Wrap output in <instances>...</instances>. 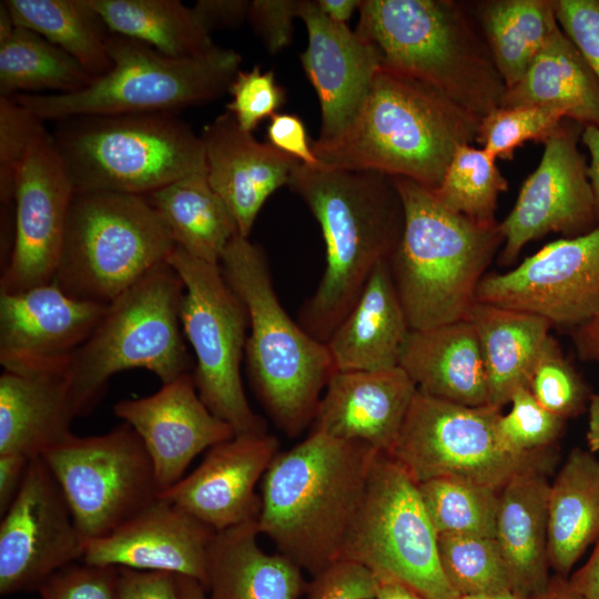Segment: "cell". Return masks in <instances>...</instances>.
<instances>
[{"instance_id":"cell-1","label":"cell","mask_w":599,"mask_h":599,"mask_svg":"<svg viewBox=\"0 0 599 599\" xmlns=\"http://www.w3.org/2000/svg\"><path fill=\"white\" fill-rule=\"evenodd\" d=\"M287 185L308 206L325 243V270L300 313V325L326 343L348 314L375 266L393 255L404 209L392 176L301 162Z\"/></svg>"},{"instance_id":"cell-2","label":"cell","mask_w":599,"mask_h":599,"mask_svg":"<svg viewBox=\"0 0 599 599\" xmlns=\"http://www.w3.org/2000/svg\"><path fill=\"white\" fill-rule=\"evenodd\" d=\"M378 453L317 432L280 451L261 483L260 535L312 576L341 560Z\"/></svg>"},{"instance_id":"cell-3","label":"cell","mask_w":599,"mask_h":599,"mask_svg":"<svg viewBox=\"0 0 599 599\" xmlns=\"http://www.w3.org/2000/svg\"><path fill=\"white\" fill-rule=\"evenodd\" d=\"M480 120L433 87L380 68L345 130L311 146L323 165L377 171L433 190L457 149L476 141Z\"/></svg>"},{"instance_id":"cell-4","label":"cell","mask_w":599,"mask_h":599,"mask_svg":"<svg viewBox=\"0 0 599 599\" xmlns=\"http://www.w3.org/2000/svg\"><path fill=\"white\" fill-rule=\"evenodd\" d=\"M355 32L380 68L433 87L480 119L507 90L468 4L454 0H362Z\"/></svg>"},{"instance_id":"cell-5","label":"cell","mask_w":599,"mask_h":599,"mask_svg":"<svg viewBox=\"0 0 599 599\" xmlns=\"http://www.w3.org/2000/svg\"><path fill=\"white\" fill-rule=\"evenodd\" d=\"M392 177L402 199L404 226L389 265L410 329L466 318L504 243L499 222L480 223L454 213L430 189Z\"/></svg>"},{"instance_id":"cell-6","label":"cell","mask_w":599,"mask_h":599,"mask_svg":"<svg viewBox=\"0 0 599 599\" xmlns=\"http://www.w3.org/2000/svg\"><path fill=\"white\" fill-rule=\"evenodd\" d=\"M220 267L247 312L245 355L253 389L275 425L296 437L313 423L336 372L327 346L288 316L258 245L235 235Z\"/></svg>"},{"instance_id":"cell-7","label":"cell","mask_w":599,"mask_h":599,"mask_svg":"<svg viewBox=\"0 0 599 599\" xmlns=\"http://www.w3.org/2000/svg\"><path fill=\"white\" fill-rule=\"evenodd\" d=\"M106 47L112 67L85 89L11 98L42 122L89 115L174 114L227 92L242 61L235 50L216 45L197 55L173 58L112 32Z\"/></svg>"},{"instance_id":"cell-8","label":"cell","mask_w":599,"mask_h":599,"mask_svg":"<svg viewBox=\"0 0 599 599\" xmlns=\"http://www.w3.org/2000/svg\"><path fill=\"white\" fill-rule=\"evenodd\" d=\"M52 139L74 192L146 195L205 171L201 135L170 113L57 122Z\"/></svg>"},{"instance_id":"cell-9","label":"cell","mask_w":599,"mask_h":599,"mask_svg":"<svg viewBox=\"0 0 599 599\" xmlns=\"http://www.w3.org/2000/svg\"><path fill=\"white\" fill-rule=\"evenodd\" d=\"M183 292L180 276L164 262L108 305L64 373L81 416L119 372L144 368L162 384L190 373L180 321Z\"/></svg>"},{"instance_id":"cell-10","label":"cell","mask_w":599,"mask_h":599,"mask_svg":"<svg viewBox=\"0 0 599 599\" xmlns=\"http://www.w3.org/2000/svg\"><path fill=\"white\" fill-rule=\"evenodd\" d=\"M174 247L143 195L73 192L54 282L70 296L109 305Z\"/></svg>"},{"instance_id":"cell-11","label":"cell","mask_w":599,"mask_h":599,"mask_svg":"<svg viewBox=\"0 0 599 599\" xmlns=\"http://www.w3.org/2000/svg\"><path fill=\"white\" fill-rule=\"evenodd\" d=\"M341 560L366 567L378 580L399 581L424 599H459L441 569L438 534L418 484L386 453L374 459Z\"/></svg>"},{"instance_id":"cell-12","label":"cell","mask_w":599,"mask_h":599,"mask_svg":"<svg viewBox=\"0 0 599 599\" xmlns=\"http://www.w3.org/2000/svg\"><path fill=\"white\" fill-rule=\"evenodd\" d=\"M166 263L184 285L180 321L196 357L193 378L201 400L233 428L235 436L267 433L242 384L241 361L248 328L244 304L220 265L199 260L177 246Z\"/></svg>"},{"instance_id":"cell-13","label":"cell","mask_w":599,"mask_h":599,"mask_svg":"<svg viewBox=\"0 0 599 599\" xmlns=\"http://www.w3.org/2000/svg\"><path fill=\"white\" fill-rule=\"evenodd\" d=\"M501 408L465 406L429 396H414L398 437L388 453L417 483L457 478L501 490L517 474L544 468L546 451L520 455L501 441Z\"/></svg>"},{"instance_id":"cell-14","label":"cell","mask_w":599,"mask_h":599,"mask_svg":"<svg viewBox=\"0 0 599 599\" xmlns=\"http://www.w3.org/2000/svg\"><path fill=\"white\" fill-rule=\"evenodd\" d=\"M41 458L85 540L110 535L161 493L146 448L125 423L102 435L70 434Z\"/></svg>"},{"instance_id":"cell-15","label":"cell","mask_w":599,"mask_h":599,"mask_svg":"<svg viewBox=\"0 0 599 599\" xmlns=\"http://www.w3.org/2000/svg\"><path fill=\"white\" fill-rule=\"evenodd\" d=\"M476 301L546 318L569 332L599 313V224L546 244L515 268L486 274Z\"/></svg>"},{"instance_id":"cell-16","label":"cell","mask_w":599,"mask_h":599,"mask_svg":"<svg viewBox=\"0 0 599 599\" xmlns=\"http://www.w3.org/2000/svg\"><path fill=\"white\" fill-rule=\"evenodd\" d=\"M85 539L53 474L33 458L0 522V593L38 591L62 567L83 557Z\"/></svg>"},{"instance_id":"cell-17","label":"cell","mask_w":599,"mask_h":599,"mask_svg":"<svg viewBox=\"0 0 599 599\" xmlns=\"http://www.w3.org/2000/svg\"><path fill=\"white\" fill-rule=\"evenodd\" d=\"M73 187L42 124L20 164L13 197V238L1 292L18 293L54 281Z\"/></svg>"},{"instance_id":"cell-18","label":"cell","mask_w":599,"mask_h":599,"mask_svg":"<svg viewBox=\"0 0 599 599\" xmlns=\"http://www.w3.org/2000/svg\"><path fill=\"white\" fill-rule=\"evenodd\" d=\"M566 120V119H565ZM562 121L544 142L536 170L524 181L509 214L499 222V261L514 264L528 242L548 233L581 235L599 224L588 165L578 149V131Z\"/></svg>"},{"instance_id":"cell-19","label":"cell","mask_w":599,"mask_h":599,"mask_svg":"<svg viewBox=\"0 0 599 599\" xmlns=\"http://www.w3.org/2000/svg\"><path fill=\"white\" fill-rule=\"evenodd\" d=\"M108 305L75 298L54 281L0 291V363L19 374H64Z\"/></svg>"},{"instance_id":"cell-20","label":"cell","mask_w":599,"mask_h":599,"mask_svg":"<svg viewBox=\"0 0 599 599\" xmlns=\"http://www.w3.org/2000/svg\"><path fill=\"white\" fill-rule=\"evenodd\" d=\"M278 453V439L268 433L234 436L207 449L191 474L159 497L216 532L257 521L262 502L255 488Z\"/></svg>"},{"instance_id":"cell-21","label":"cell","mask_w":599,"mask_h":599,"mask_svg":"<svg viewBox=\"0 0 599 599\" xmlns=\"http://www.w3.org/2000/svg\"><path fill=\"white\" fill-rule=\"evenodd\" d=\"M113 413L142 440L161 491L181 480L199 454L235 436L201 400L190 373L150 396L118 402Z\"/></svg>"},{"instance_id":"cell-22","label":"cell","mask_w":599,"mask_h":599,"mask_svg":"<svg viewBox=\"0 0 599 599\" xmlns=\"http://www.w3.org/2000/svg\"><path fill=\"white\" fill-rule=\"evenodd\" d=\"M216 534L181 507L159 497L110 535L85 540L81 560L185 576L205 590Z\"/></svg>"},{"instance_id":"cell-23","label":"cell","mask_w":599,"mask_h":599,"mask_svg":"<svg viewBox=\"0 0 599 599\" xmlns=\"http://www.w3.org/2000/svg\"><path fill=\"white\" fill-rule=\"evenodd\" d=\"M298 18L307 31L303 69L321 106V133L329 141L351 123L380 69L377 49L347 24L327 18L316 0H301Z\"/></svg>"},{"instance_id":"cell-24","label":"cell","mask_w":599,"mask_h":599,"mask_svg":"<svg viewBox=\"0 0 599 599\" xmlns=\"http://www.w3.org/2000/svg\"><path fill=\"white\" fill-rule=\"evenodd\" d=\"M417 390L400 366L335 372L321 397L311 432L362 441L388 454Z\"/></svg>"},{"instance_id":"cell-25","label":"cell","mask_w":599,"mask_h":599,"mask_svg":"<svg viewBox=\"0 0 599 599\" xmlns=\"http://www.w3.org/2000/svg\"><path fill=\"white\" fill-rule=\"evenodd\" d=\"M201 138L209 183L232 214L238 235L248 238L262 206L287 185L300 162L258 142L227 111L205 125Z\"/></svg>"},{"instance_id":"cell-26","label":"cell","mask_w":599,"mask_h":599,"mask_svg":"<svg viewBox=\"0 0 599 599\" xmlns=\"http://www.w3.org/2000/svg\"><path fill=\"white\" fill-rule=\"evenodd\" d=\"M409 332L387 260L325 344L336 372L388 369L399 366Z\"/></svg>"},{"instance_id":"cell-27","label":"cell","mask_w":599,"mask_h":599,"mask_svg":"<svg viewBox=\"0 0 599 599\" xmlns=\"http://www.w3.org/2000/svg\"><path fill=\"white\" fill-rule=\"evenodd\" d=\"M399 366L429 396L465 406L488 404L480 343L468 318L410 329Z\"/></svg>"},{"instance_id":"cell-28","label":"cell","mask_w":599,"mask_h":599,"mask_svg":"<svg viewBox=\"0 0 599 599\" xmlns=\"http://www.w3.org/2000/svg\"><path fill=\"white\" fill-rule=\"evenodd\" d=\"M81 416L64 374L0 376V455L30 459L72 434V420Z\"/></svg>"},{"instance_id":"cell-29","label":"cell","mask_w":599,"mask_h":599,"mask_svg":"<svg viewBox=\"0 0 599 599\" xmlns=\"http://www.w3.org/2000/svg\"><path fill=\"white\" fill-rule=\"evenodd\" d=\"M544 468L514 476L500 490L496 540L514 591L534 599L544 592L548 575V496Z\"/></svg>"},{"instance_id":"cell-30","label":"cell","mask_w":599,"mask_h":599,"mask_svg":"<svg viewBox=\"0 0 599 599\" xmlns=\"http://www.w3.org/2000/svg\"><path fill=\"white\" fill-rule=\"evenodd\" d=\"M257 521L216 534L205 587L207 599H298L308 582L303 570L257 542Z\"/></svg>"},{"instance_id":"cell-31","label":"cell","mask_w":599,"mask_h":599,"mask_svg":"<svg viewBox=\"0 0 599 599\" xmlns=\"http://www.w3.org/2000/svg\"><path fill=\"white\" fill-rule=\"evenodd\" d=\"M480 343L488 405L501 408L520 388H528L551 324L535 314L476 301L467 317Z\"/></svg>"},{"instance_id":"cell-32","label":"cell","mask_w":599,"mask_h":599,"mask_svg":"<svg viewBox=\"0 0 599 599\" xmlns=\"http://www.w3.org/2000/svg\"><path fill=\"white\" fill-rule=\"evenodd\" d=\"M522 105L557 108L582 126H599V81L560 27L500 103Z\"/></svg>"},{"instance_id":"cell-33","label":"cell","mask_w":599,"mask_h":599,"mask_svg":"<svg viewBox=\"0 0 599 599\" xmlns=\"http://www.w3.org/2000/svg\"><path fill=\"white\" fill-rule=\"evenodd\" d=\"M598 539L599 459L576 447L549 488V567L565 577Z\"/></svg>"},{"instance_id":"cell-34","label":"cell","mask_w":599,"mask_h":599,"mask_svg":"<svg viewBox=\"0 0 599 599\" xmlns=\"http://www.w3.org/2000/svg\"><path fill=\"white\" fill-rule=\"evenodd\" d=\"M143 196L161 216L175 246L220 265L224 250L238 231L229 209L210 185L206 170Z\"/></svg>"},{"instance_id":"cell-35","label":"cell","mask_w":599,"mask_h":599,"mask_svg":"<svg viewBox=\"0 0 599 599\" xmlns=\"http://www.w3.org/2000/svg\"><path fill=\"white\" fill-rule=\"evenodd\" d=\"M97 78L40 34L13 23L0 4V95L79 92Z\"/></svg>"},{"instance_id":"cell-36","label":"cell","mask_w":599,"mask_h":599,"mask_svg":"<svg viewBox=\"0 0 599 599\" xmlns=\"http://www.w3.org/2000/svg\"><path fill=\"white\" fill-rule=\"evenodd\" d=\"M473 12L506 88L515 85L559 28L556 0H485Z\"/></svg>"},{"instance_id":"cell-37","label":"cell","mask_w":599,"mask_h":599,"mask_svg":"<svg viewBox=\"0 0 599 599\" xmlns=\"http://www.w3.org/2000/svg\"><path fill=\"white\" fill-rule=\"evenodd\" d=\"M108 29L173 58L204 53L214 44L191 7L179 0H89Z\"/></svg>"},{"instance_id":"cell-38","label":"cell","mask_w":599,"mask_h":599,"mask_svg":"<svg viewBox=\"0 0 599 599\" xmlns=\"http://www.w3.org/2000/svg\"><path fill=\"white\" fill-rule=\"evenodd\" d=\"M13 23L34 31L74 58L95 78L112 67L111 31L89 0H4Z\"/></svg>"},{"instance_id":"cell-39","label":"cell","mask_w":599,"mask_h":599,"mask_svg":"<svg viewBox=\"0 0 599 599\" xmlns=\"http://www.w3.org/2000/svg\"><path fill=\"white\" fill-rule=\"evenodd\" d=\"M496 159L485 149L465 144L457 149L440 183L430 189L448 210L480 223H496L498 197L508 181Z\"/></svg>"},{"instance_id":"cell-40","label":"cell","mask_w":599,"mask_h":599,"mask_svg":"<svg viewBox=\"0 0 599 599\" xmlns=\"http://www.w3.org/2000/svg\"><path fill=\"white\" fill-rule=\"evenodd\" d=\"M418 488L438 535L496 538L499 490L447 477L420 483Z\"/></svg>"},{"instance_id":"cell-41","label":"cell","mask_w":599,"mask_h":599,"mask_svg":"<svg viewBox=\"0 0 599 599\" xmlns=\"http://www.w3.org/2000/svg\"><path fill=\"white\" fill-rule=\"evenodd\" d=\"M438 552L444 575L459 597L514 591L496 538L438 535Z\"/></svg>"},{"instance_id":"cell-42","label":"cell","mask_w":599,"mask_h":599,"mask_svg":"<svg viewBox=\"0 0 599 599\" xmlns=\"http://www.w3.org/2000/svg\"><path fill=\"white\" fill-rule=\"evenodd\" d=\"M565 119L552 106H498L481 118L476 142L496 160H510L526 142L544 143Z\"/></svg>"},{"instance_id":"cell-43","label":"cell","mask_w":599,"mask_h":599,"mask_svg":"<svg viewBox=\"0 0 599 599\" xmlns=\"http://www.w3.org/2000/svg\"><path fill=\"white\" fill-rule=\"evenodd\" d=\"M528 389L544 408L564 419L580 415L591 398L586 383L551 335L540 349Z\"/></svg>"},{"instance_id":"cell-44","label":"cell","mask_w":599,"mask_h":599,"mask_svg":"<svg viewBox=\"0 0 599 599\" xmlns=\"http://www.w3.org/2000/svg\"><path fill=\"white\" fill-rule=\"evenodd\" d=\"M510 403V410L501 414L497 423L502 444L520 455L548 450L560 436L566 419L544 408L528 388L518 389Z\"/></svg>"},{"instance_id":"cell-45","label":"cell","mask_w":599,"mask_h":599,"mask_svg":"<svg viewBox=\"0 0 599 599\" xmlns=\"http://www.w3.org/2000/svg\"><path fill=\"white\" fill-rule=\"evenodd\" d=\"M43 124L13 98L0 95V199L13 206L16 179L28 145Z\"/></svg>"},{"instance_id":"cell-46","label":"cell","mask_w":599,"mask_h":599,"mask_svg":"<svg viewBox=\"0 0 599 599\" xmlns=\"http://www.w3.org/2000/svg\"><path fill=\"white\" fill-rule=\"evenodd\" d=\"M232 100L225 105L237 124L253 132L266 118L273 116L285 102V91L276 82L273 71L255 65L234 77L229 91Z\"/></svg>"},{"instance_id":"cell-47","label":"cell","mask_w":599,"mask_h":599,"mask_svg":"<svg viewBox=\"0 0 599 599\" xmlns=\"http://www.w3.org/2000/svg\"><path fill=\"white\" fill-rule=\"evenodd\" d=\"M38 592L40 599H119V567L75 561L55 571Z\"/></svg>"},{"instance_id":"cell-48","label":"cell","mask_w":599,"mask_h":599,"mask_svg":"<svg viewBox=\"0 0 599 599\" xmlns=\"http://www.w3.org/2000/svg\"><path fill=\"white\" fill-rule=\"evenodd\" d=\"M377 577L366 567L338 560L313 576L306 599H375Z\"/></svg>"},{"instance_id":"cell-49","label":"cell","mask_w":599,"mask_h":599,"mask_svg":"<svg viewBox=\"0 0 599 599\" xmlns=\"http://www.w3.org/2000/svg\"><path fill=\"white\" fill-rule=\"evenodd\" d=\"M556 16L599 81V0H556Z\"/></svg>"},{"instance_id":"cell-50","label":"cell","mask_w":599,"mask_h":599,"mask_svg":"<svg viewBox=\"0 0 599 599\" xmlns=\"http://www.w3.org/2000/svg\"><path fill=\"white\" fill-rule=\"evenodd\" d=\"M300 3L301 0L251 1L247 20L271 53H277L291 43Z\"/></svg>"},{"instance_id":"cell-51","label":"cell","mask_w":599,"mask_h":599,"mask_svg":"<svg viewBox=\"0 0 599 599\" xmlns=\"http://www.w3.org/2000/svg\"><path fill=\"white\" fill-rule=\"evenodd\" d=\"M267 143L294 158L302 164L319 166L314 154L305 125L300 116L291 113H275L266 128Z\"/></svg>"},{"instance_id":"cell-52","label":"cell","mask_w":599,"mask_h":599,"mask_svg":"<svg viewBox=\"0 0 599 599\" xmlns=\"http://www.w3.org/2000/svg\"><path fill=\"white\" fill-rule=\"evenodd\" d=\"M119 599H181L176 575L119 567Z\"/></svg>"},{"instance_id":"cell-53","label":"cell","mask_w":599,"mask_h":599,"mask_svg":"<svg viewBox=\"0 0 599 599\" xmlns=\"http://www.w3.org/2000/svg\"><path fill=\"white\" fill-rule=\"evenodd\" d=\"M247 0H199L192 7L203 27L212 33L216 29L234 28L248 17Z\"/></svg>"},{"instance_id":"cell-54","label":"cell","mask_w":599,"mask_h":599,"mask_svg":"<svg viewBox=\"0 0 599 599\" xmlns=\"http://www.w3.org/2000/svg\"><path fill=\"white\" fill-rule=\"evenodd\" d=\"M30 458L16 454L0 455V515L2 516L19 494L31 464Z\"/></svg>"},{"instance_id":"cell-55","label":"cell","mask_w":599,"mask_h":599,"mask_svg":"<svg viewBox=\"0 0 599 599\" xmlns=\"http://www.w3.org/2000/svg\"><path fill=\"white\" fill-rule=\"evenodd\" d=\"M570 333L578 356L599 365V313Z\"/></svg>"},{"instance_id":"cell-56","label":"cell","mask_w":599,"mask_h":599,"mask_svg":"<svg viewBox=\"0 0 599 599\" xmlns=\"http://www.w3.org/2000/svg\"><path fill=\"white\" fill-rule=\"evenodd\" d=\"M569 582L586 599H599V539L588 561L569 579Z\"/></svg>"},{"instance_id":"cell-57","label":"cell","mask_w":599,"mask_h":599,"mask_svg":"<svg viewBox=\"0 0 599 599\" xmlns=\"http://www.w3.org/2000/svg\"><path fill=\"white\" fill-rule=\"evenodd\" d=\"M582 128L580 138L590 154L588 177L592 189L597 217L599 221V126L586 125Z\"/></svg>"},{"instance_id":"cell-58","label":"cell","mask_w":599,"mask_h":599,"mask_svg":"<svg viewBox=\"0 0 599 599\" xmlns=\"http://www.w3.org/2000/svg\"><path fill=\"white\" fill-rule=\"evenodd\" d=\"M316 3L327 18L346 24L352 14L359 9L362 0H316Z\"/></svg>"},{"instance_id":"cell-59","label":"cell","mask_w":599,"mask_h":599,"mask_svg":"<svg viewBox=\"0 0 599 599\" xmlns=\"http://www.w3.org/2000/svg\"><path fill=\"white\" fill-rule=\"evenodd\" d=\"M375 599H424L410 587L389 579L378 580Z\"/></svg>"},{"instance_id":"cell-60","label":"cell","mask_w":599,"mask_h":599,"mask_svg":"<svg viewBox=\"0 0 599 599\" xmlns=\"http://www.w3.org/2000/svg\"><path fill=\"white\" fill-rule=\"evenodd\" d=\"M534 599H586L577 592L569 580L562 576H556L550 579L547 589Z\"/></svg>"},{"instance_id":"cell-61","label":"cell","mask_w":599,"mask_h":599,"mask_svg":"<svg viewBox=\"0 0 599 599\" xmlns=\"http://www.w3.org/2000/svg\"><path fill=\"white\" fill-rule=\"evenodd\" d=\"M587 441L591 453L599 451V394L592 395L589 402Z\"/></svg>"},{"instance_id":"cell-62","label":"cell","mask_w":599,"mask_h":599,"mask_svg":"<svg viewBox=\"0 0 599 599\" xmlns=\"http://www.w3.org/2000/svg\"><path fill=\"white\" fill-rule=\"evenodd\" d=\"M181 599H207L202 585L193 578L176 576Z\"/></svg>"},{"instance_id":"cell-63","label":"cell","mask_w":599,"mask_h":599,"mask_svg":"<svg viewBox=\"0 0 599 599\" xmlns=\"http://www.w3.org/2000/svg\"><path fill=\"white\" fill-rule=\"evenodd\" d=\"M459 599H529L514 591L499 593V595H489V596H467L459 597Z\"/></svg>"}]
</instances>
